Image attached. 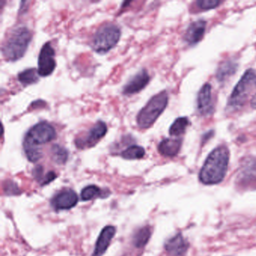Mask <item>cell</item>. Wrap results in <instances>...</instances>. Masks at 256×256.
Returning <instances> with one entry per match:
<instances>
[{"label": "cell", "instance_id": "obj_1", "mask_svg": "<svg viewBox=\"0 0 256 256\" xmlns=\"http://www.w3.org/2000/svg\"><path fill=\"white\" fill-rule=\"evenodd\" d=\"M229 150L226 146L216 148L208 156L199 174V179L206 185L221 182L227 172Z\"/></svg>", "mask_w": 256, "mask_h": 256}, {"label": "cell", "instance_id": "obj_2", "mask_svg": "<svg viewBox=\"0 0 256 256\" xmlns=\"http://www.w3.org/2000/svg\"><path fill=\"white\" fill-rule=\"evenodd\" d=\"M32 38V32L26 26H19L13 30L2 47V55L6 60L16 62L22 59Z\"/></svg>", "mask_w": 256, "mask_h": 256}, {"label": "cell", "instance_id": "obj_3", "mask_svg": "<svg viewBox=\"0 0 256 256\" xmlns=\"http://www.w3.org/2000/svg\"><path fill=\"white\" fill-rule=\"evenodd\" d=\"M168 102V96L166 91H162L152 96L138 114L136 119L138 126L140 128H148L152 126L167 107Z\"/></svg>", "mask_w": 256, "mask_h": 256}, {"label": "cell", "instance_id": "obj_4", "mask_svg": "<svg viewBox=\"0 0 256 256\" xmlns=\"http://www.w3.org/2000/svg\"><path fill=\"white\" fill-rule=\"evenodd\" d=\"M256 89V72L248 70L236 84L228 101V107L232 110L241 108L250 94Z\"/></svg>", "mask_w": 256, "mask_h": 256}, {"label": "cell", "instance_id": "obj_5", "mask_svg": "<svg viewBox=\"0 0 256 256\" xmlns=\"http://www.w3.org/2000/svg\"><path fill=\"white\" fill-rule=\"evenodd\" d=\"M120 36L121 30L118 25L112 23L102 25L94 34L92 49L96 53L104 54L116 46Z\"/></svg>", "mask_w": 256, "mask_h": 256}, {"label": "cell", "instance_id": "obj_6", "mask_svg": "<svg viewBox=\"0 0 256 256\" xmlns=\"http://www.w3.org/2000/svg\"><path fill=\"white\" fill-rule=\"evenodd\" d=\"M56 138V130L53 126L46 121H42L28 132L24 139L23 146L40 148V145L49 143Z\"/></svg>", "mask_w": 256, "mask_h": 256}, {"label": "cell", "instance_id": "obj_7", "mask_svg": "<svg viewBox=\"0 0 256 256\" xmlns=\"http://www.w3.org/2000/svg\"><path fill=\"white\" fill-rule=\"evenodd\" d=\"M108 126L104 121L98 120L83 136L76 139V145L78 149L85 150L92 148L107 134Z\"/></svg>", "mask_w": 256, "mask_h": 256}, {"label": "cell", "instance_id": "obj_8", "mask_svg": "<svg viewBox=\"0 0 256 256\" xmlns=\"http://www.w3.org/2000/svg\"><path fill=\"white\" fill-rule=\"evenodd\" d=\"M55 50L50 42H47L42 46L38 55V72L40 77L46 78L50 76L56 68Z\"/></svg>", "mask_w": 256, "mask_h": 256}, {"label": "cell", "instance_id": "obj_9", "mask_svg": "<svg viewBox=\"0 0 256 256\" xmlns=\"http://www.w3.org/2000/svg\"><path fill=\"white\" fill-rule=\"evenodd\" d=\"M150 77L146 70H142L133 76L124 86L122 94L125 96H132L140 92L149 84Z\"/></svg>", "mask_w": 256, "mask_h": 256}, {"label": "cell", "instance_id": "obj_10", "mask_svg": "<svg viewBox=\"0 0 256 256\" xmlns=\"http://www.w3.org/2000/svg\"><path fill=\"white\" fill-rule=\"evenodd\" d=\"M78 202V197L72 190H64L52 199V206L56 210H70Z\"/></svg>", "mask_w": 256, "mask_h": 256}, {"label": "cell", "instance_id": "obj_11", "mask_svg": "<svg viewBox=\"0 0 256 256\" xmlns=\"http://www.w3.org/2000/svg\"><path fill=\"white\" fill-rule=\"evenodd\" d=\"M198 110L202 116H208L214 112L212 101V88L209 84H205L198 95Z\"/></svg>", "mask_w": 256, "mask_h": 256}, {"label": "cell", "instance_id": "obj_12", "mask_svg": "<svg viewBox=\"0 0 256 256\" xmlns=\"http://www.w3.org/2000/svg\"><path fill=\"white\" fill-rule=\"evenodd\" d=\"M115 234L116 228L114 226H108L104 227L97 240L92 256H102L108 248Z\"/></svg>", "mask_w": 256, "mask_h": 256}, {"label": "cell", "instance_id": "obj_13", "mask_svg": "<svg viewBox=\"0 0 256 256\" xmlns=\"http://www.w3.org/2000/svg\"><path fill=\"white\" fill-rule=\"evenodd\" d=\"M206 22L204 20H198L193 22L190 25L185 36L184 40L190 46L198 44L203 38L206 30Z\"/></svg>", "mask_w": 256, "mask_h": 256}, {"label": "cell", "instance_id": "obj_14", "mask_svg": "<svg viewBox=\"0 0 256 256\" xmlns=\"http://www.w3.org/2000/svg\"><path fill=\"white\" fill-rule=\"evenodd\" d=\"M166 251L174 256H182L188 248V244L180 234L175 235L166 242Z\"/></svg>", "mask_w": 256, "mask_h": 256}, {"label": "cell", "instance_id": "obj_15", "mask_svg": "<svg viewBox=\"0 0 256 256\" xmlns=\"http://www.w3.org/2000/svg\"><path fill=\"white\" fill-rule=\"evenodd\" d=\"M182 145V140L178 138H166L160 142L158 150L161 155L174 157L178 155Z\"/></svg>", "mask_w": 256, "mask_h": 256}, {"label": "cell", "instance_id": "obj_16", "mask_svg": "<svg viewBox=\"0 0 256 256\" xmlns=\"http://www.w3.org/2000/svg\"><path fill=\"white\" fill-rule=\"evenodd\" d=\"M238 65L236 61L228 60L222 62L216 71L217 80L220 83L226 82L229 77L233 76L238 70Z\"/></svg>", "mask_w": 256, "mask_h": 256}, {"label": "cell", "instance_id": "obj_17", "mask_svg": "<svg viewBox=\"0 0 256 256\" xmlns=\"http://www.w3.org/2000/svg\"><path fill=\"white\" fill-rule=\"evenodd\" d=\"M18 79L19 82L24 86H29V85L36 84L40 80L38 70L35 68L25 70L24 71L19 73Z\"/></svg>", "mask_w": 256, "mask_h": 256}, {"label": "cell", "instance_id": "obj_18", "mask_svg": "<svg viewBox=\"0 0 256 256\" xmlns=\"http://www.w3.org/2000/svg\"><path fill=\"white\" fill-rule=\"evenodd\" d=\"M151 228L150 226H144L139 229L133 236V244L137 248H142L146 246L151 236Z\"/></svg>", "mask_w": 256, "mask_h": 256}, {"label": "cell", "instance_id": "obj_19", "mask_svg": "<svg viewBox=\"0 0 256 256\" xmlns=\"http://www.w3.org/2000/svg\"><path fill=\"white\" fill-rule=\"evenodd\" d=\"M50 154L56 164H64L68 158V151L61 145L54 144L50 148Z\"/></svg>", "mask_w": 256, "mask_h": 256}, {"label": "cell", "instance_id": "obj_20", "mask_svg": "<svg viewBox=\"0 0 256 256\" xmlns=\"http://www.w3.org/2000/svg\"><path fill=\"white\" fill-rule=\"evenodd\" d=\"M144 148L138 145H132L121 152V156L125 160H140L145 156Z\"/></svg>", "mask_w": 256, "mask_h": 256}, {"label": "cell", "instance_id": "obj_21", "mask_svg": "<svg viewBox=\"0 0 256 256\" xmlns=\"http://www.w3.org/2000/svg\"><path fill=\"white\" fill-rule=\"evenodd\" d=\"M190 121L187 118H179L173 122L169 128V134L172 136H180L184 134L188 126Z\"/></svg>", "mask_w": 256, "mask_h": 256}, {"label": "cell", "instance_id": "obj_22", "mask_svg": "<svg viewBox=\"0 0 256 256\" xmlns=\"http://www.w3.org/2000/svg\"><path fill=\"white\" fill-rule=\"evenodd\" d=\"M101 194V190L96 186H88L83 188L82 192V199L83 200H90L94 199V198L98 197Z\"/></svg>", "mask_w": 256, "mask_h": 256}, {"label": "cell", "instance_id": "obj_23", "mask_svg": "<svg viewBox=\"0 0 256 256\" xmlns=\"http://www.w3.org/2000/svg\"><path fill=\"white\" fill-rule=\"evenodd\" d=\"M196 4L198 7L202 10H210L216 8L220 5V2L218 0H200Z\"/></svg>", "mask_w": 256, "mask_h": 256}, {"label": "cell", "instance_id": "obj_24", "mask_svg": "<svg viewBox=\"0 0 256 256\" xmlns=\"http://www.w3.org/2000/svg\"><path fill=\"white\" fill-rule=\"evenodd\" d=\"M4 191L7 194H18L19 192V188L14 182L7 181L4 184Z\"/></svg>", "mask_w": 256, "mask_h": 256}, {"label": "cell", "instance_id": "obj_25", "mask_svg": "<svg viewBox=\"0 0 256 256\" xmlns=\"http://www.w3.org/2000/svg\"><path fill=\"white\" fill-rule=\"evenodd\" d=\"M56 174L55 172H50L44 176L42 180L41 181L42 185H46V184H50V182L56 179Z\"/></svg>", "mask_w": 256, "mask_h": 256}, {"label": "cell", "instance_id": "obj_26", "mask_svg": "<svg viewBox=\"0 0 256 256\" xmlns=\"http://www.w3.org/2000/svg\"><path fill=\"white\" fill-rule=\"evenodd\" d=\"M43 170H44V169L41 166H37L34 170V176H35L36 179L38 180L40 182L42 180L43 178H44L43 176Z\"/></svg>", "mask_w": 256, "mask_h": 256}, {"label": "cell", "instance_id": "obj_27", "mask_svg": "<svg viewBox=\"0 0 256 256\" xmlns=\"http://www.w3.org/2000/svg\"><path fill=\"white\" fill-rule=\"evenodd\" d=\"M250 104H251V107L252 108L256 109V94H254L252 98Z\"/></svg>", "mask_w": 256, "mask_h": 256}]
</instances>
